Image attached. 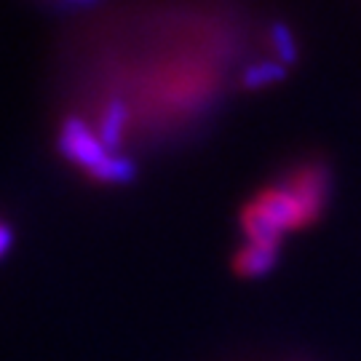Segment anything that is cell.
Segmentation results:
<instances>
[{"mask_svg":"<svg viewBox=\"0 0 361 361\" xmlns=\"http://www.w3.org/2000/svg\"><path fill=\"white\" fill-rule=\"evenodd\" d=\"M286 73H289V67L281 65V62H257V65L246 67L244 75H241V83L246 89H265V86L284 80Z\"/></svg>","mask_w":361,"mask_h":361,"instance_id":"obj_7","label":"cell"},{"mask_svg":"<svg viewBox=\"0 0 361 361\" xmlns=\"http://www.w3.org/2000/svg\"><path fill=\"white\" fill-rule=\"evenodd\" d=\"M11 244H13V233H11V228L6 225V222H0V257L11 249Z\"/></svg>","mask_w":361,"mask_h":361,"instance_id":"obj_9","label":"cell"},{"mask_svg":"<svg viewBox=\"0 0 361 361\" xmlns=\"http://www.w3.org/2000/svg\"><path fill=\"white\" fill-rule=\"evenodd\" d=\"M295 193V198L305 207L310 217L316 219L322 214L324 198H326V171L322 166H302L284 182Z\"/></svg>","mask_w":361,"mask_h":361,"instance_id":"obj_3","label":"cell"},{"mask_svg":"<svg viewBox=\"0 0 361 361\" xmlns=\"http://www.w3.org/2000/svg\"><path fill=\"white\" fill-rule=\"evenodd\" d=\"M126 118H129V110H126V104L123 102H118L116 99V102L107 104V110H104L102 118H99V131H97V137L102 140V145L107 147V150H116L118 145H121Z\"/></svg>","mask_w":361,"mask_h":361,"instance_id":"obj_5","label":"cell"},{"mask_svg":"<svg viewBox=\"0 0 361 361\" xmlns=\"http://www.w3.org/2000/svg\"><path fill=\"white\" fill-rule=\"evenodd\" d=\"M134 174H137V166H134V161L126 158V155H118V153H110L104 158L99 166L89 171L91 180L97 182H110V185H121V182H131L134 180Z\"/></svg>","mask_w":361,"mask_h":361,"instance_id":"obj_6","label":"cell"},{"mask_svg":"<svg viewBox=\"0 0 361 361\" xmlns=\"http://www.w3.org/2000/svg\"><path fill=\"white\" fill-rule=\"evenodd\" d=\"M276 259H279V246L246 244L233 259V268L244 279H257V276H265L271 271Z\"/></svg>","mask_w":361,"mask_h":361,"instance_id":"obj_4","label":"cell"},{"mask_svg":"<svg viewBox=\"0 0 361 361\" xmlns=\"http://www.w3.org/2000/svg\"><path fill=\"white\" fill-rule=\"evenodd\" d=\"M252 204L268 217V222H271L281 235L289 231H297V228H305L308 222H313V217L305 212V207L297 201L295 193H292L286 185L268 188V190L259 193Z\"/></svg>","mask_w":361,"mask_h":361,"instance_id":"obj_2","label":"cell"},{"mask_svg":"<svg viewBox=\"0 0 361 361\" xmlns=\"http://www.w3.org/2000/svg\"><path fill=\"white\" fill-rule=\"evenodd\" d=\"M56 147H59V153L65 155L70 164L80 166L86 174L94 171L110 155V150L97 137V131H91V126H86L80 118H67L65 123H62Z\"/></svg>","mask_w":361,"mask_h":361,"instance_id":"obj_1","label":"cell"},{"mask_svg":"<svg viewBox=\"0 0 361 361\" xmlns=\"http://www.w3.org/2000/svg\"><path fill=\"white\" fill-rule=\"evenodd\" d=\"M271 43L276 46V51L281 56V65H295L297 56H300V49H297V40L292 35V30L284 25V22H276L271 25Z\"/></svg>","mask_w":361,"mask_h":361,"instance_id":"obj_8","label":"cell"}]
</instances>
